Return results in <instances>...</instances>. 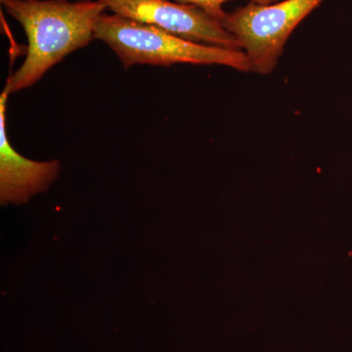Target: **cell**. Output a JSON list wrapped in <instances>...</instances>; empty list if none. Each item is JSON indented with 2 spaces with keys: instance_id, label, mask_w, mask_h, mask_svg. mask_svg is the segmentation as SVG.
I'll return each mask as SVG.
<instances>
[{
  "instance_id": "8992f818",
  "label": "cell",
  "mask_w": 352,
  "mask_h": 352,
  "mask_svg": "<svg viewBox=\"0 0 352 352\" xmlns=\"http://www.w3.org/2000/svg\"><path fill=\"white\" fill-rule=\"evenodd\" d=\"M178 1L200 7L206 12L222 21L226 14L224 12L223 9H222V4L226 3L227 1H230V0H178ZM276 0H252V2H254V3L263 4V6L273 3Z\"/></svg>"
},
{
  "instance_id": "277c9868",
  "label": "cell",
  "mask_w": 352,
  "mask_h": 352,
  "mask_svg": "<svg viewBox=\"0 0 352 352\" xmlns=\"http://www.w3.org/2000/svg\"><path fill=\"white\" fill-rule=\"evenodd\" d=\"M113 14L154 25L188 39L227 50H241L239 43L221 21L200 7L170 0H100Z\"/></svg>"
},
{
  "instance_id": "5b68a950",
  "label": "cell",
  "mask_w": 352,
  "mask_h": 352,
  "mask_svg": "<svg viewBox=\"0 0 352 352\" xmlns=\"http://www.w3.org/2000/svg\"><path fill=\"white\" fill-rule=\"evenodd\" d=\"M9 94L0 95V201L27 203L32 196L45 191L60 173L58 161L36 162L18 154L9 143L6 131V105Z\"/></svg>"
},
{
  "instance_id": "6da1fadb",
  "label": "cell",
  "mask_w": 352,
  "mask_h": 352,
  "mask_svg": "<svg viewBox=\"0 0 352 352\" xmlns=\"http://www.w3.org/2000/svg\"><path fill=\"white\" fill-rule=\"evenodd\" d=\"M28 38L24 63L7 80L8 94L31 87L67 55L94 38L97 21L107 7L100 0H1Z\"/></svg>"
},
{
  "instance_id": "3957f363",
  "label": "cell",
  "mask_w": 352,
  "mask_h": 352,
  "mask_svg": "<svg viewBox=\"0 0 352 352\" xmlns=\"http://www.w3.org/2000/svg\"><path fill=\"white\" fill-rule=\"evenodd\" d=\"M324 0H284L251 3L226 13L222 25L245 53L251 71L267 75L276 68L285 45L296 27Z\"/></svg>"
},
{
  "instance_id": "7a4b0ae2",
  "label": "cell",
  "mask_w": 352,
  "mask_h": 352,
  "mask_svg": "<svg viewBox=\"0 0 352 352\" xmlns=\"http://www.w3.org/2000/svg\"><path fill=\"white\" fill-rule=\"evenodd\" d=\"M94 38L115 51L124 69L139 64L168 67L182 63L220 65L242 72L251 71L249 60L242 50L194 43L118 14H102L95 25Z\"/></svg>"
}]
</instances>
